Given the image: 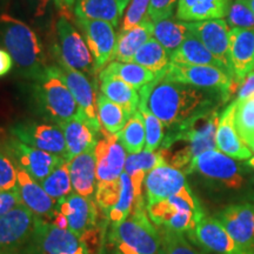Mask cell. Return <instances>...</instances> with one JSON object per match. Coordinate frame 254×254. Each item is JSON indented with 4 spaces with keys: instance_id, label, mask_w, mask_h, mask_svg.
Wrapping results in <instances>:
<instances>
[{
    "instance_id": "16",
    "label": "cell",
    "mask_w": 254,
    "mask_h": 254,
    "mask_svg": "<svg viewBox=\"0 0 254 254\" xmlns=\"http://www.w3.org/2000/svg\"><path fill=\"white\" fill-rule=\"evenodd\" d=\"M56 64L57 65L52 66L55 72L71 91L82 113L86 116L92 125L100 131L103 127L98 119L97 91L94 88L95 82H92L86 74L71 68L66 64L60 62Z\"/></svg>"
},
{
    "instance_id": "21",
    "label": "cell",
    "mask_w": 254,
    "mask_h": 254,
    "mask_svg": "<svg viewBox=\"0 0 254 254\" xmlns=\"http://www.w3.org/2000/svg\"><path fill=\"white\" fill-rule=\"evenodd\" d=\"M190 234L204 249L214 254H247L237 245L215 217L202 214Z\"/></svg>"
},
{
    "instance_id": "58",
    "label": "cell",
    "mask_w": 254,
    "mask_h": 254,
    "mask_svg": "<svg viewBox=\"0 0 254 254\" xmlns=\"http://www.w3.org/2000/svg\"><path fill=\"white\" fill-rule=\"evenodd\" d=\"M116 254H120V253H118V252H116Z\"/></svg>"
},
{
    "instance_id": "2",
    "label": "cell",
    "mask_w": 254,
    "mask_h": 254,
    "mask_svg": "<svg viewBox=\"0 0 254 254\" xmlns=\"http://www.w3.org/2000/svg\"><path fill=\"white\" fill-rule=\"evenodd\" d=\"M217 107L193 117L189 122L168 129L159 152L165 163L187 173L199 154L217 150L215 134L219 124Z\"/></svg>"
},
{
    "instance_id": "28",
    "label": "cell",
    "mask_w": 254,
    "mask_h": 254,
    "mask_svg": "<svg viewBox=\"0 0 254 254\" xmlns=\"http://www.w3.org/2000/svg\"><path fill=\"white\" fill-rule=\"evenodd\" d=\"M231 0H178V20L192 21L222 19L226 17Z\"/></svg>"
},
{
    "instance_id": "30",
    "label": "cell",
    "mask_w": 254,
    "mask_h": 254,
    "mask_svg": "<svg viewBox=\"0 0 254 254\" xmlns=\"http://www.w3.org/2000/svg\"><path fill=\"white\" fill-rule=\"evenodd\" d=\"M98 80L100 84V91L105 97L109 98L113 103L120 105L129 114H133L139 109L140 95L131 85L126 84L122 79L111 74L99 73Z\"/></svg>"
},
{
    "instance_id": "54",
    "label": "cell",
    "mask_w": 254,
    "mask_h": 254,
    "mask_svg": "<svg viewBox=\"0 0 254 254\" xmlns=\"http://www.w3.org/2000/svg\"><path fill=\"white\" fill-rule=\"evenodd\" d=\"M247 166H249L251 170H252L254 172V155H252V157H251L249 160H247Z\"/></svg>"
},
{
    "instance_id": "32",
    "label": "cell",
    "mask_w": 254,
    "mask_h": 254,
    "mask_svg": "<svg viewBox=\"0 0 254 254\" xmlns=\"http://www.w3.org/2000/svg\"><path fill=\"white\" fill-rule=\"evenodd\" d=\"M74 14L77 18L103 20L118 27L122 12L117 0H75Z\"/></svg>"
},
{
    "instance_id": "43",
    "label": "cell",
    "mask_w": 254,
    "mask_h": 254,
    "mask_svg": "<svg viewBox=\"0 0 254 254\" xmlns=\"http://www.w3.org/2000/svg\"><path fill=\"white\" fill-rule=\"evenodd\" d=\"M226 18L231 28H254V13L246 0H234L228 7Z\"/></svg>"
},
{
    "instance_id": "37",
    "label": "cell",
    "mask_w": 254,
    "mask_h": 254,
    "mask_svg": "<svg viewBox=\"0 0 254 254\" xmlns=\"http://www.w3.org/2000/svg\"><path fill=\"white\" fill-rule=\"evenodd\" d=\"M117 136L127 154H135L145 150V125L140 110L138 109L129 117L128 122Z\"/></svg>"
},
{
    "instance_id": "49",
    "label": "cell",
    "mask_w": 254,
    "mask_h": 254,
    "mask_svg": "<svg viewBox=\"0 0 254 254\" xmlns=\"http://www.w3.org/2000/svg\"><path fill=\"white\" fill-rule=\"evenodd\" d=\"M254 94V71H251L245 78L239 82V90L237 92V99H245Z\"/></svg>"
},
{
    "instance_id": "44",
    "label": "cell",
    "mask_w": 254,
    "mask_h": 254,
    "mask_svg": "<svg viewBox=\"0 0 254 254\" xmlns=\"http://www.w3.org/2000/svg\"><path fill=\"white\" fill-rule=\"evenodd\" d=\"M161 241L166 251V254H201L196 251L180 232L163 228Z\"/></svg>"
},
{
    "instance_id": "45",
    "label": "cell",
    "mask_w": 254,
    "mask_h": 254,
    "mask_svg": "<svg viewBox=\"0 0 254 254\" xmlns=\"http://www.w3.org/2000/svg\"><path fill=\"white\" fill-rule=\"evenodd\" d=\"M18 183V165L7 151L0 150V190H15Z\"/></svg>"
},
{
    "instance_id": "38",
    "label": "cell",
    "mask_w": 254,
    "mask_h": 254,
    "mask_svg": "<svg viewBox=\"0 0 254 254\" xmlns=\"http://www.w3.org/2000/svg\"><path fill=\"white\" fill-rule=\"evenodd\" d=\"M39 184L45 190L47 194L56 201H59L60 199H64L72 194L74 190H73L71 177H69L67 160L60 164L53 172H51Z\"/></svg>"
},
{
    "instance_id": "36",
    "label": "cell",
    "mask_w": 254,
    "mask_h": 254,
    "mask_svg": "<svg viewBox=\"0 0 254 254\" xmlns=\"http://www.w3.org/2000/svg\"><path fill=\"white\" fill-rule=\"evenodd\" d=\"M190 33L186 21L167 18L154 23L153 38L163 45L168 55H172Z\"/></svg>"
},
{
    "instance_id": "20",
    "label": "cell",
    "mask_w": 254,
    "mask_h": 254,
    "mask_svg": "<svg viewBox=\"0 0 254 254\" xmlns=\"http://www.w3.org/2000/svg\"><path fill=\"white\" fill-rule=\"evenodd\" d=\"M189 186L185 172L179 168L163 164L153 168L145 178L144 190L146 204L165 200Z\"/></svg>"
},
{
    "instance_id": "42",
    "label": "cell",
    "mask_w": 254,
    "mask_h": 254,
    "mask_svg": "<svg viewBox=\"0 0 254 254\" xmlns=\"http://www.w3.org/2000/svg\"><path fill=\"white\" fill-rule=\"evenodd\" d=\"M122 195V180H112V182L98 183L95 190V200L105 214H109L119 202Z\"/></svg>"
},
{
    "instance_id": "6",
    "label": "cell",
    "mask_w": 254,
    "mask_h": 254,
    "mask_svg": "<svg viewBox=\"0 0 254 254\" xmlns=\"http://www.w3.org/2000/svg\"><path fill=\"white\" fill-rule=\"evenodd\" d=\"M148 217L152 222L166 230L190 233L204 211L190 186H186L170 198L146 204Z\"/></svg>"
},
{
    "instance_id": "19",
    "label": "cell",
    "mask_w": 254,
    "mask_h": 254,
    "mask_svg": "<svg viewBox=\"0 0 254 254\" xmlns=\"http://www.w3.org/2000/svg\"><path fill=\"white\" fill-rule=\"evenodd\" d=\"M57 209L65 215L68 230L82 239H85L97 224V205L88 196L73 192L57 201Z\"/></svg>"
},
{
    "instance_id": "41",
    "label": "cell",
    "mask_w": 254,
    "mask_h": 254,
    "mask_svg": "<svg viewBox=\"0 0 254 254\" xmlns=\"http://www.w3.org/2000/svg\"><path fill=\"white\" fill-rule=\"evenodd\" d=\"M141 111L142 117H144L145 125V150L150 152H155L160 148L165 138L164 124L159 120L153 113H151L146 107L139 106Z\"/></svg>"
},
{
    "instance_id": "12",
    "label": "cell",
    "mask_w": 254,
    "mask_h": 254,
    "mask_svg": "<svg viewBox=\"0 0 254 254\" xmlns=\"http://www.w3.org/2000/svg\"><path fill=\"white\" fill-rule=\"evenodd\" d=\"M77 26L85 36V40L94 60V69L97 75L111 63L116 49L117 34L112 24L103 20L75 18Z\"/></svg>"
},
{
    "instance_id": "24",
    "label": "cell",
    "mask_w": 254,
    "mask_h": 254,
    "mask_svg": "<svg viewBox=\"0 0 254 254\" xmlns=\"http://www.w3.org/2000/svg\"><path fill=\"white\" fill-rule=\"evenodd\" d=\"M236 103L228 105L219 119L215 142L217 150L237 160H249L252 157V151L240 138L234 123Z\"/></svg>"
},
{
    "instance_id": "3",
    "label": "cell",
    "mask_w": 254,
    "mask_h": 254,
    "mask_svg": "<svg viewBox=\"0 0 254 254\" xmlns=\"http://www.w3.org/2000/svg\"><path fill=\"white\" fill-rule=\"evenodd\" d=\"M0 41L13 59L19 75L33 81L47 72L50 66L43 44L23 20L8 13L0 15Z\"/></svg>"
},
{
    "instance_id": "9",
    "label": "cell",
    "mask_w": 254,
    "mask_h": 254,
    "mask_svg": "<svg viewBox=\"0 0 254 254\" xmlns=\"http://www.w3.org/2000/svg\"><path fill=\"white\" fill-rule=\"evenodd\" d=\"M164 77L202 90L218 91L224 95L225 100L234 91V79L225 69L215 66L170 63Z\"/></svg>"
},
{
    "instance_id": "15",
    "label": "cell",
    "mask_w": 254,
    "mask_h": 254,
    "mask_svg": "<svg viewBox=\"0 0 254 254\" xmlns=\"http://www.w3.org/2000/svg\"><path fill=\"white\" fill-rule=\"evenodd\" d=\"M189 31L204 44L206 49L222 63L234 79L230 55V31L225 19H211V20L192 21L187 23Z\"/></svg>"
},
{
    "instance_id": "33",
    "label": "cell",
    "mask_w": 254,
    "mask_h": 254,
    "mask_svg": "<svg viewBox=\"0 0 254 254\" xmlns=\"http://www.w3.org/2000/svg\"><path fill=\"white\" fill-rule=\"evenodd\" d=\"M100 72L122 79L126 84L134 87L136 91L141 90L142 87L150 84V82L153 81L158 77L153 72H151L150 69L142 67V66L132 62H111Z\"/></svg>"
},
{
    "instance_id": "40",
    "label": "cell",
    "mask_w": 254,
    "mask_h": 254,
    "mask_svg": "<svg viewBox=\"0 0 254 254\" xmlns=\"http://www.w3.org/2000/svg\"><path fill=\"white\" fill-rule=\"evenodd\" d=\"M236 103V123L237 131L240 138L247 145L254 139V94L245 99L234 100Z\"/></svg>"
},
{
    "instance_id": "57",
    "label": "cell",
    "mask_w": 254,
    "mask_h": 254,
    "mask_svg": "<svg viewBox=\"0 0 254 254\" xmlns=\"http://www.w3.org/2000/svg\"><path fill=\"white\" fill-rule=\"evenodd\" d=\"M0 254H21V253L14 252V251H8V252H4V253H0Z\"/></svg>"
},
{
    "instance_id": "53",
    "label": "cell",
    "mask_w": 254,
    "mask_h": 254,
    "mask_svg": "<svg viewBox=\"0 0 254 254\" xmlns=\"http://www.w3.org/2000/svg\"><path fill=\"white\" fill-rule=\"evenodd\" d=\"M131 1V0H117V2H118V6H119V9L120 12H124V9H125L127 7V5H128V2Z\"/></svg>"
},
{
    "instance_id": "13",
    "label": "cell",
    "mask_w": 254,
    "mask_h": 254,
    "mask_svg": "<svg viewBox=\"0 0 254 254\" xmlns=\"http://www.w3.org/2000/svg\"><path fill=\"white\" fill-rule=\"evenodd\" d=\"M40 220L21 205L2 215L0 218V253L14 251L31 241Z\"/></svg>"
},
{
    "instance_id": "31",
    "label": "cell",
    "mask_w": 254,
    "mask_h": 254,
    "mask_svg": "<svg viewBox=\"0 0 254 254\" xmlns=\"http://www.w3.org/2000/svg\"><path fill=\"white\" fill-rule=\"evenodd\" d=\"M171 63L186 64V65H209L220 67L227 72L222 63L215 58L204 44L190 32L183 44L170 56ZM228 73V72H227ZM230 74V73H228ZM231 75V74H230Z\"/></svg>"
},
{
    "instance_id": "29",
    "label": "cell",
    "mask_w": 254,
    "mask_h": 254,
    "mask_svg": "<svg viewBox=\"0 0 254 254\" xmlns=\"http://www.w3.org/2000/svg\"><path fill=\"white\" fill-rule=\"evenodd\" d=\"M166 164L164 157L159 151L150 152L142 150L135 154H127L124 172L131 178L133 189H134L135 199L142 196V187H144L145 178L152 170L160 165Z\"/></svg>"
},
{
    "instance_id": "22",
    "label": "cell",
    "mask_w": 254,
    "mask_h": 254,
    "mask_svg": "<svg viewBox=\"0 0 254 254\" xmlns=\"http://www.w3.org/2000/svg\"><path fill=\"white\" fill-rule=\"evenodd\" d=\"M15 190L21 206L30 209L41 220L51 221L56 212L57 201L47 194L37 180L20 167H18V183Z\"/></svg>"
},
{
    "instance_id": "23",
    "label": "cell",
    "mask_w": 254,
    "mask_h": 254,
    "mask_svg": "<svg viewBox=\"0 0 254 254\" xmlns=\"http://www.w3.org/2000/svg\"><path fill=\"white\" fill-rule=\"evenodd\" d=\"M66 142V160L95 148L100 131L92 125L85 116L73 118L58 125Z\"/></svg>"
},
{
    "instance_id": "1",
    "label": "cell",
    "mask_w": 254,
    "mask_h": 254,
    "mask_svg": "<svg viewBox=\"0 0 254 254\" xmlns=\"http://www.w3.org/2000/svg\"><path fill=\"white\" fill-rule=\"evenodd\" d=\"M218 93L220 92L168 80L160 74L139 90V106L146 107L170 129L214 109Z\"/></svg>"
},
{
    "instance_id": "46",
    "label": "cell",
    "mask_w": 254,
    "mask_h": 254,
    "mask_svg": "<svg viewBox=\"0 0 254 254\" xmlns=\"http://www.w3.org/2000/svg\"><path fill=\"white\" fill-rule=\"evenodd\" d=\"M151 0H131L124 15L120 31H127L148 19V7Z\"/></svg>"
},
{
    "instance_id": "11",
    "label": "cell",
    "mask_w": 254,
    "mask_h": 254,
    "mask_svg": "<svg viewBox=\"0 0 254 254\" xmlns=\"http://www.w3.org/2000/svg\"><path fill=\"white\" fill-rule=\"evenodd\" d=\"M15 139L38 150L60 155L66 159V142L62 128L52 123H18L11 128Z\"/></svg>"
},
{
    "instance_id": "35",
    "label": "cell",
    "mask_w": 254,
    "mask_h": 254,
    "mask_svg": "<svg viewBox=\"0 0 254 254\" xmlns=\"http://www.w3.org/2000/svg\"><path fill=\"white\" fill-rule=\"evenodd\" d=\"M97 113L101 127L111 134H118L132 116L103 93H97Z\"/></svg>"
},
{
    "instance_id": "25",
    "label": "cell",
    "mask_w": 254,
    "mask_h": 254,
    "mask_svg": "<svg viewBox=\"0 0 254 254\" xmlns=\"http://www.w3.org/2000/svg\"><path fill=\"white\" fill-rule=\"evenodd\" d=\"M230 55L234 79L240 82L254 68V28H231Z\"/></svg>"
},
{
    "instance_id": "47",
    "label": "cell",
    "mask_w": 254,
    "mask_h": 254,
    "mask_svg": "<svg viewBox=\"0 0 254 254\" xmlns=\"http://www.w3.org/2000/svg\"><path fill=\"white\" fill-rule=\"evenodd\" d=\"M178 0H151L148 7V18L153 23L163 19L172 18Z\"/></svg>"
},
{
    "instance_id": "14",
    "label": "cell",
    "mask_w": 254,
    "mask_h": 254,
    "mask_svg": "<svg viewBox=\"0 0 254 254\" xmlns=\"http://www.w3.org/2000/svg\"><path fill=\"white\" fill-rule=\"evenodd\" d=\"M232 239L244 252L254 254V204L239 202L227 206L217 217Z\"/></svg>"
},
{
    "instance_id": "50",
    "label": "cell",
    "mask_w": 254,
    "mask_h": 254,
    "mask_svg": "<svg viewBox=\"0 0 254 254\" xmlns=\"http://www.w3.org/2000/svg\"><path fill=\"white\" fill-rule=\"evenodd\" d=\"M31 13L36 18L45 15L47 8L51 4V0H26Z\"/></svg>"
},
{
    "instance_id": "10",
    "label": "cell",
    "mask_w": 254,
    "mask_h": 254,
    "mask_svg": "<svg viewBox=\"0 0 254 254\" xmlns=\"http://www.w3.org/2000/svg\"><path fill=\"white\" fill-rule=\"evenodd\" d=\"M33 254H88L86 243L67 228L40 220L31 239Z\"/></svg>"
},
{
    "instance_id": "48",
    "label": "cell",
    "mask_w": 254,
    "mask_h": 254,
    "mask_svg": "<svg viewBox=\"0 0 254 254\" xmlns=\"http://www.w3.org/2000/svg\"><path fill=\"white\" fill-rule=\"evenodd\" d=\"M20 205L17 190H0V218Z\"/></svg>"
},
{
    "instance_id": "51",
    "label": "cell",
    "mask_w": 254,
    "mask_h": 254,
    "mask_svg": "<svg viewBox=\"0 0 254 254\" xmlns=\"http://www.w3.org/2000/svg\"><path fill=\"white\" fill-rule=\"evenodd\" d=\"M13 66V59L9 56V53L5 49H0V78L8 74Z\"/></svg>"
},
{
    "instance_id": "8",
    "label": "cell",
    "mask_w": 254,
    "mask_h": 254,
    "mask_svg": "<svg viewBox=\"0 0 254 254\" xmlns=\"http://www.w3.org/2000/svg\"><path fill=\"white\" fill-rule=\"evenodd\" d=\"M57 43L52 46V57L56 63H64L73 69L86 74L97 75L94 60L86 40L81 37L69 19L60 15L57 21Z\"/></svg>"
},
{
    "instance_id": "7",
    "label": "cell",
    "mask_w": 254,
    "mask_h": 254,
    "mask_svg": "<svg viewBox=\"0 0 254 254\" xmlns=\"http://www.w3.org/2000/svg\"><path fill=\"white\" fill-rule=\"evenodd\" d=\"M187 173H198L227 190H241L247 183V168L219 150H209L192 161Z\"/></svg>"
},
{
    "instance_id": "52",
    "label": "cell",
    "mask_w": 254,
    "mask_h": 254,
    "mask_svg": "<svg viewBox=\"0 0 254 254\" xmlns=\"http://www.w3.org/2000/svg\"><path fill=\"white\" fill-rule=\"evenodd\" d=\"M56 7L62 12L63 17L69 19L71 17V9L75 4V0H53Z\"/></svg>"
},
{
    "instance_id": "27",
    "label": "cell",
    "mask_w": 254,
    "mask_h": 254,
    "mask_svg": "<svg viewBox=\"0 0 254 254\" xmlns=\"http://www.w3.org/2000/svg\"><path fill=\"white\" fill-rule=\"evenodd\" d=\"M154 23L150 18L127 31H120L111 62H132L135 52L153 37Z\"/></svg>"
},
{
    "instance_id": "55",
    "label": "cell",
    "mask_w": 254,
    "mask_h": 254,
    "mask_svg": "<svg viewBox=\"0 0 254 254\" xmlns=\"http://www.w3.org/2000/svg\"><path fill=\"white\" fill-rule=\"evenodd\" d=\"M161 243H163V241H161ZM157 254H166V251H165V247H164L163 244H161L160 249H159V251H158V253H157Z\"/></svg>"
},
{
    "instance_id": "39",
    "label": "cell",
    "mask_w": 254,
    "mask_h": 254,
    "mask_svg": "<svg viewBox=\"0 0 254 254\" xmlns=\"http://www.w3.org/2000/svg\"><path fill=\"white\" fill-rule=\"evenodd\" d=\"M120 180H122V195H120L119 202L106 215L111 224H112V227L118 226L128 218L135 202V193L131 178L126 172H123L122 176H120Z\"/></svg>"
},
{
    "instance_id": "17",
    "label": "cell",
    "mask_w": 254,
    "mask_h": 254,
    "mask_svg": "<svg viewBox=\"0 0 254 254\" xmlns=\"http://www.w3.org/2000/svg\"><path fill=\"white\" fill-rule=\"evenodd\" d=\"M7 152L14 159L18 167L26 171L38 183L43 182L51 172H53L60 164L66 160L60 155L25 145L15 138L7 142Z\"/></svg>"
},
{
    "instance_id": "34",
    "label": "cell",
    "mask_w": 254,
    "mask_h": 254,
    "mask_svg": "<svg viewBox=\"0 0 254 254\" xmlns=\"http://www.w3.org/2000/svg\"><path fill=\"white\" fill-rule=\"evenodd\" d=\"M132 63L150 69L155 75H160L166 72L171 59L170 55L163 45L152 37L136 51L134 57L132 58Z\"/></svg>"
},
{
    "instance_id": "18",
    "label": "cell",
    "mask_w": 254,
    "mask_h": 254,
    "mask_svg": "<svg viewBox=\"0 0 254 254\" xmlns=\"http://www.w3.org/2000/svg\"><path fill=\"white\" fill-rule=\"evenodd\" d=\"M94 152L98 183L119 179L125 168L127 152L120 144L117 134H111L101 128Z\"/></svg>"
},
{
    "instance_id": "4",
    "label": "cell",
    "mask_w": 254,
    "mask_h": 254,
    "mask_svg": "<svg viewBox=\"0 0 254 254\" xmlns=\"http://www.w3.org/2000/svg\"><path fill=\"white\" fill-rule=\"evenodd\" d=\"M31 98L37 113L56 125L85 116L71 91L52 66H50L43 77L33 80Z\"/></svg>"
},
{
    "instance_id": "5",
    "label": "cell",
    "mask_w": 254,
    "mask_h": 254,
    "mask_svg": "<svg viewBox=\"0 0 254 254\" xmlns=\"http://www.w3.org/2000/svg\"><path fill=\"white\" fill-rule=\"evenodd\" d=\"M111 241L120 254H157L161 237L148 217L142 196L135 199L131 214L125 221L113 227Z\"/></svg>"
},
{
    "instance_id": "56",
    "label": "cell",
    "mask_w": 254,
    "mask_h": 254,
    "mask_svg": "<svg viewBox=\"0 0 254 254\" xmlns=\"http://www.w3.org/2000/svg\"><path fill=\"white\" fill-rule=\"evenodd\" d=\"M246 1H247V4L250 5L251 9H252L253 13H254V0H246Z\"/></svg>"
},
{
    "instance_id": "26",
    "label": "cell",
    "mask_w": 254,
    "mask_h": 254,
    "mask_svg": "<svg viewBox=\"0 0 254 254\" xmlns=\"http://www.w3.org/2000/svg\"><path fill=\"white\" fill-rule=\"evenodd\" d=\"M72 187L77 194L91 198L97 190V159L94 148L67 160Z\"/></svg>"
}]
</instances>
